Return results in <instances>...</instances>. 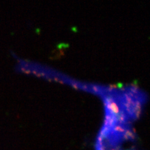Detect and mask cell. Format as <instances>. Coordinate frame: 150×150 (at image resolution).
<instances>
[{
  "mask_svg": "<svg viewBox=\"0 0 150 150\" xmlns=\"http://www.w3.org/2000/svg\"><path fill=\"white\" fill-rule=\"evenodd\" d=\"M123 150H138V149H136V148L135 147H131V148H129V149H123Z\"/></svg>",
  "mask_w": 150,
  "mask_h": 150,
  "instance_id": "cell-1",
  "label": "cell"
}]
</instances>
